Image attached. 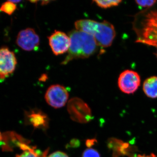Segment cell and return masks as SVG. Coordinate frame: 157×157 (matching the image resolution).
Instances as JSON below:
<instances>
[{
  "mask_svg": "<svg viewBox=\"0 0 157 157\" xmlns=\"http://www.w3.org/2000/svg\"><path fill=\"white\" fill-rule=\"evenodd\" d=\"M82 157H101V155L96 150L93 148H88L83 152Z\"/></svg>",
  "mask_w": 157,
  "mask_h": 157,
  "instance_id": "obj_16",
  "label": "cell"
},
{
  "mask_svg": "<svg viewBox=\"0 0 157 157\" xmlns=\"http://www.w3.org/2000/svg\"><path fill=\"white\" fill-rule=\"evenodd\" d=\"M67 110L70 118L76 122L86 123L92 119L90 108L80 98H74L70 99L68 103Z\"/></svg>",
  "mask_w": 157,
  "mask_h": 157,
  "instance_id": "obj_4",
  "label": "cell"
},
{
  "mask_svg": "<svg viewBox=\"0 0 157 157\" xmlns=\"http://www.w3.org/2000/svg\"><path fill=\"white\" fill-rule=\"evenodd\" d=\"M140 84V76L133 70H125L120 75L118 80L120 89L122 92L128 94L135 93Z\"/></svg>",
  "mask_w": 157,
  "mask_h": 157,
  "instance_id": "obj_6",
  "label": "cell"
},
{
  "mask_svg": "<svg viewBox=\"0 0 157 157\" xmlns=\"http://www.w3.org/2000/svg\"><path fill=\"white\" fill-rule=\"evenodd\" d=\"M44 157H69V156L63 152L57 151L54 152L53 153H52L48 157L44 156Z\"/></svg>",
  "mask_w": 157,
  "mask_h": 157,
  "instance_id": "obj_18",
  "label": "cell"
},
{
  "mask_svg": "<svg viewBox=\"0 0 157 157\" xmlns=\"http://www.w3.org/2000/svg\"><path fill=\"white\" fill-rule=\"evenodd\" d=\"M16 9L17 6L15 3L12 2L11 1H8L2 5L0 8V11L9 15H11L14 13Z\"/></svg>",
  "mask_w": 157,
  "mask_h": 157,
  "instance_id": "obj_14",
  "label": "cell"
},
{
  "mask_svg": "<svg viewBox=\"0 0 157 157\" xmlns=\"http://www.w3.org/2000/svg\"><path fill=\"white\" fill-rule=\"evenodd\" d=\"M17 64L14 52L7 47L0 48V79L4 80L12 74Z\"/></svg>",
  "mask_w": 157,
  "mask_h": 157,
  "instance_id": "obj_7",
  "label": "cell"
},
{
  "mask_svg": "<svg viewBox=\"0 0 157 157\" xmlns=\"http://www.w3.org/2000/svg\"><path fill=\"white\" fill-rule=\"evenodd\" d=\"M137 33L136 42L157 48V10L144 15Z\"/></svg>",
  "mask_w": 157,
  "mask_h": 157,
  "instance_id": "obj_3",
  "label": "cell"
},
{
  "mask_svg": "<svg viewBox=\"0 0 157 157\" xmlns=\"http://www.w3.org/2000/svg\"><path fill=\"white\" fill-rule=\"evenodd\" d=\"M155 0H147V1H136L135 2L137 5L143 8H150L155 4Z\"/></svg>",
  "mask_w": 157,
  "mask_h": 157,
  "instance_id": "obj_17",
  "label": "cell"
},
{
  "mask_svg": "<svg viewBox=\"0 0 157 157\" xmlns=\"http://www.w3.org/2000/svg\"><path fill=\"white\" fill-rule=\"evenodd\" d=\"M69 93L66 88L60 85H52L48 88L45 94L46 102L54 108L64 107L67 102Z\"/></svg>",
  "mask_w": 157,
  "mask_h": 157,
  "instance_id": "obj_5",
  "label": "cell"
},
{
  "mask_svg": "<svg viewBox=\"0 0 157 157\" xmlns=\"http://www.w3.org/2000/svg\"><path fill=\"white\" fill-rule=\"evenodd\" d=\"M16 42L23 50L31 51L38 48L40 39L34 29L27 28L18 33Z\"/></svg>",
  "mask_w": 157,
  "mask_h": 157,
  "instance_id": "obj_8",
  "label": "cell"
},
{
  "mask_svg": "<svg viewBox=\"0 0 157 157\" xmlns=\"http://www.w3.org/2000/svg\"><path fill=\"white\" fill-rule=\"evenodd\" d=\"M16 157H39L38 153L35 151L34 147L29 146L23 150L22 153L16 155Z\"/></svg>",
  "mask_w": 157,
  "mask_h": 157,
  "instance_id": "obj_15",
  "label": "cell"
},
{
  "mask_svg": "<svg viewBox=\"0 0 157 157\" xmlns=\"http://www.w3.org/2000/svg\"><path fill=\"white\" fill-rule=\"evenodd\" d=\"M76 30L93 36L97 44L103 48L112 45L116 36L114 26L106 21L98 22L90 19H81L75 22Z\"/></svg>",
  "mask_w": 157,
  "mask_h": 157,
  "instance_id": "obj_2",
  "label": "cell"
},
{
  "mask_svg": "<svg viewBox=\"0 0 157 157\" xmlns=\"http://www.w3.org/2000/svg\"><path fill=\"white\" fill-rule=\"evenodd\" d=\"M95 139H91V140H86V144L89 147L92 146L94 144L95 142H96Z\"/></svg>",
  "mask_w": 157,
  "mask_h": 157,
  "instance_id": "obj_19",
  "label": "cell"
},
{
  "mask_svg": "<svg viewBox=\"0 0 157 157\" xmlns=\"http://www.w3.org/2000/svg\"><path fill=\"white\" fill-rule=\"evenodd\" d=\"M135 157H157L155 154L151 153L148 155H138Z\"/></svg>",
  "mask_w": 157,
  "mask_h": 157,
  "instance_id": "obj_20",
  "label": "cell"
},
{
  "mask_svg": "<svg viewBox=\"0 0 157 157\" xmlns=\"http://www.w3.org/2000/svg\"><path fill=\"white\" fill-rule=\"evenodd\" d=\"M3 138V135H2V134H1V132H0V141L2 140Z\"/></svg>",
  "mask_w": 157,
  "mask_h": 157,
  "instance_id": "obj_21",
  "label": "cell"
},
{
  "mask_svg": "<svg viewBox=\"0 0 157 157\" xmlns=\"http://www.w3.org/2000/svg\"><path fill=\"white\" fill-rule=\"evenodd\" d=\"M108 147L113 151V157H117L121 155H127L129 153V144L122 142L117 139L109 140Z\"/></svg>",
  "mask_w": 157,
  "mask_h": 157,
  "instance_id": "obj_11",
  "label": "cell"
},
{
  "mask_svg": "<svg viewBox=\"0 0 157 157\" xmlns=\"http://www.w3.org/2000/svg\"><path fill=\"white\" fill-rule=\"evenodd\" d=\"M96 5L102 9H108L113 7L117 6L122 2L121 0H111V1H94Z\"/></svg>",
  "mask_w": 157,
  "mask_h": 157,
  "instance_id": "obj_13",
  "label": "cell"
},
{
  "mask_svg": "<svg viewBox=\"0 0 157 157\" xmlns=\"http://www.w3.org/2000/svg\"><path fill=\"white\" fill-rule=\"evenodd\" d=\"M69 36L70 47L62 64H67L73 59L88 58L97 51L98 44L94 37L89 34L73 30L69 33Z\"/></svg>",
  "mask_w": 157,
  "mask_h": 157,
  "instance_id": "obj_1",
  "label": "cell"
},
{
  "mask_svg": "<svg viewBox=\"0 0 157 157\" xmlns=\"http://www.w3.org/2000/svg\"><path fill=\"white\" fill-rule=\"evenodd\" d=\"M143 89L148 98H157V76H151L147 78L144 82Z\"/></svg>",
  "mask_w": 157,
  "mask_h": 157,
  "instance_id": "obj_12",
  "label": "cell"
},
{
  "mask_svg": "<svg viewBox=\"0 0 157 157\" xmlns=\"http://www.w3.org/2000/svg\"><path fill=\"white\" fill-rule=\"evenodd\" d=\"M52 50L56 56L60 55L68 51L70 45L69 36L63 32L55 31L48 37Z\"/></svg>",
  "mask_w": 157,
  "mask_h": 157,
  "instance_id": "obj_9",
  "label": "cell"
},
{
  "mask_svg": "<svg viewBox=\"0 0 157 157\" xmlns=\"http://www.w3.org/2000/svg\"><path fill=\"white\" fill-rule=\"evenodd\" d=\"M29 123L36 128L45 129L48 126L47 115L39 109L31 110L27 114Z\"/></svg>",
  "mask_w": 157,
  "mask_h": 157,
  "instance_id": "obj_10",
  "label": "cell"
}]
</instances>
